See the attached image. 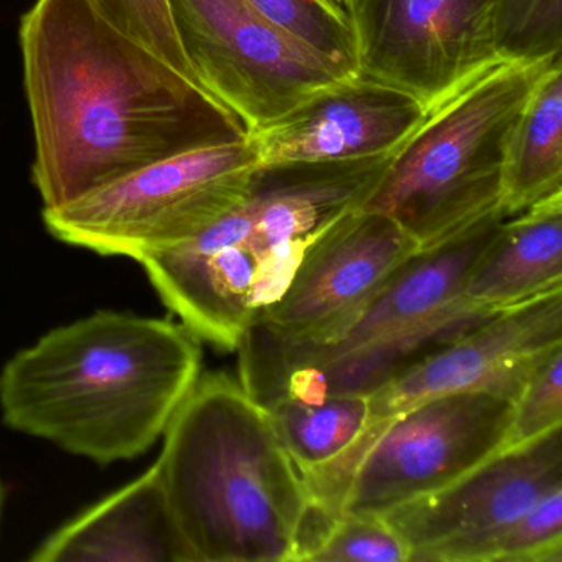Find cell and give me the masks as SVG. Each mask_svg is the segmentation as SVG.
I'll list each match as a JSON object with an SVG mask.
<instances>
[{
	"label": "cell",
	"mask_w": 562,
	"mask_h": 562,
	"mask_svg": "<svg viewBox=\"0 0 562 562\" xmlns=\"http://www.w3.org/2000/svg\"><path fill=\"white\" fill-rule=\"evenodd\" d=\"M19 38L44 209L246 136L202 85L114 27L93 0H37Z\"/></svg>",
	"instance_id": "cell-1"
},
{
	"label": "cell",
	"mask_w": 562,
	"mask_h": 562,
	"mask_svg": "<svg viewBox=\"0 0 562 562\" xmlns=\"http://www.w3.org/2000/svg\"><path fill=\"white\" fill-rule=\"evenodd\" d=\"M202 358L199 338L183 325L94 312L5 363L0 413L15 432L100 465L137 459L166 434Z\"/></svg>",
	"instance_id": "cell-2"
},
{
	"label": "cell",
	"mask_w": 562,
	"mask_h": 562,
	"mask_svg": "<svg viewBox=\"0 0 562 562\" xmlns=\"http://www.w3.org/2000/svg\"><path fill=\"white\" fill-rule=\"evenodd\" d=\"M196 562H294L311 506L268 411L226 373L200 374L156 462Z\"/></svg>",
	"instance_id": "cell-3"
},
{
	"label": "cell",
	"mask_w": 562,
	"mask_h": 562,
	"mask_svg": "<svg viewBox=\"0 0 562 562\" xmlns=\"http://www.w3.org/2000/svg\"><path fill=\"white\" fill-rule=\"evenodd\" d=\"M555 58L496 61L430 108L360 210L390 216L419 251L499 210L509 131Z\"/></svg>",
	"instance_id": "cell-4"
},
{
	"label": "cell",
	"mask_w": 562,
	"mask_h": 562,
	"mask_svg": "<svg viewBox=\"0 0 562 562\" xmlns=\"http://www.w3.org/2000/svg\"><path fill=\"white\" fill-rule=\"evenodd\" d=\"M516 394L475 387L423 401L367 427L340 457L304 479L328 516H384L446 488L505 449Z\"/></svg>",
	"instance_id": "cell-5"
},
{
	"label": "cell",
	"mask_w": 562,
	"mask_h": 562,
	"mask_svg": "<svg viewBox=\"0 0 562 562\" xmlns=\"http://www.w3.org/2000/svg\"><path fill=\"white\" fill-rule=\"evenodd\" d=\"M256 169L248 136L196 147L44 209V223L65 245L139 262L190 241L243 202Z\"/></svg>",
	"instance_id": "cell-6"
},
{
	"label": "cell",
	"mask_w": 562,
	"mask_h": 562,
	"mask_svg": "<svg viewBox=\"0 0 562 562\" xmlns=\"http://www.w3.org/2000/svg\"><path fill=\"white\" fill-rule=\"evenodd\" d=\"M169 9L193 74L246 136L350 77L246 0H169Z\"/></svg>",
	"instance_id": "cell-7"
},
{
	"label": "cell",
	"mask_w": 562,
	"mask_h": 562,
	"mask_svg": "<svg viewBox=\"0 0 562 562\" xmlns=\"http://www.w3.org/2000/svg\"><path fill=\"white\" fill-rule=\"evenodd\" d=\"M505 218L496 210L449 241L417 252L324 337L281 340L249 327L236 348L239 383L265 407L292 374L321 370L436 314L462 295L476 259Z\"/></svg>",
	"instance_id": "cell-8"
},
{
	"label": "cell",
	"mask_w": 562,
	"mask_h": 562,
	"mask_svg": "<svg viewBox=\"0 0 562 562\" xmlns=\"http://www.w3.org/2000/svg\"><path fill=\"white\" fill-rule=\"evenodd\" d=\"M498 0H350L358 75L427 110L496 61Z\"/></svg>",
	"instance_id": "cell-9"
},
{
	"label": "cell",
	"mask_w": 562,
	"mask_h": 562,
	"mask_svg": "<svg viewBox=\"0 0 562 562\" xmlns=\"http://www.w3.org/2000/svg\"><path fill=\"white\" fill-rule=\"evenodd\" d=\"M558 486L562 426L499 450L446 488L383 518L409 546V562H482L490 542Z\"/></svg>",
	"instance_id": "cell-10"
},
{
	"label": "cell",
	"mask_w": 562,
	"mask_h": 562,
	"mask_svg": "<svg viewBox=\"0 0 562 562\" xmlns=\"http://www.w3.org/2000/svg\"><path fill=\"white\" fill-rule=\"evenodd\" d=\"M417 252L390 216L350 210L308 246L288 288L256 312L249 327L281 340L324 337Z\"/></svg>",
	"instance_id": "cell-11"
},
{
	"label": "cell",
	"mask_w": 562,
	"mask_h": 562,
	"mask_svg": "<svg viewBox=\"0 0 562 562\" xmlns=\"http://www.w3.org/2000/svg\"><path fill=\"white\" fill-rule=\"evenodd\" d=\"M562 345V289L496 312L368 396L367 427L459 391L498 387L518 397L536 364Z\"/></svg>",
	"instance_id": "cell-12"
},
{
	"label": "cell",
	"mask_w": 562,
	"mask_h": 562,
	"mask_svg": "<svg viewBox=\"0 0 562 562\" xmlns=\"http://www.w3.org/2000/svg\"><path fill=\"white\" fill-rule=\"evenodd\" d=\"M396 153L348 162L279 164L255 170L249 183V246L258 262L256 312L278 301L308 246L338 216L367 202Z\"/></svg>",
	"instance_id": "cell-13"
},
{
	"label": "cell",
	"mask_w": 562,
	"mask_h": 562,
	"mask_svg": "<svg viewBox=\"0 0 562 562\" xmlns=\"http://www.w3.org/2000/svg\"><path fill=\"white\" fill-rule=\"evenodd\" d=\"M249 192L190 241L140 259L167 308L200 341L236 351L256 314Z\"/></svg>",
	"instance_id": "cell-14"
},
{
	"label": "cell",
	"mask_w": 562,
	"mask_h": 562,
	"mask_svg": "<svg viewBox=\"0 0 562 562\" xmlns=\"http://www.w3.org/2000/svg\"><path fill=\"white\" fill-rule=\"evenodd\" d=\"M429 110L390 85L350 75L248 134L258 167L348 162L396 153Z\"/></svg>",
	"instance_id": "cell-15"
},
{
	"label": "cell",
	"mask_w": 562,
	"mask_h": 562,
	"mask_svg": "<svg viewBox=\"0 0 562 562\" xmlns=\"http://www.w3.org/2000/svg\"><path fill=\"white\" fill-rule=\"evenodd\" d=\"M37 562H196L156 463L65 522L31 555Z\"/></svg>",
	"instance_id": "cell-16"
},
{
	"label": "cell",
	"mask_w": 562,
	"mask_h": 562,
	"mask_svg": "<svg viewBox=\"0 0 562 562\" xmlns=\"http://www.w3.org/2000/svg\"><path fill=\"white\" fill-rule=\"evenodd\" d=\"M562 289V193L503 220L476 259L462 297L503 311L544 292Z\"/></svg>",
	"instance_id": "cell-17"
},
{
	"label": "cell",
	"mask_w": 562,
	"mask_h": 562,
	"mask_svg": "<svg viewBox=\"0 0 562 562\" xmlns=\"http://www.w3.org/2000/svg\"><path fill=\"white\" fill-rule=\"evenodd\" d=\"M496 312L499 311L479 307L460 295L430 317L381 338L363 350L355 351L321 370L292 374L265 407L281 397L321 401L328 396L350 394L370 396L387 381L472 330Z\"/></svg>",
	"instance_id": "cell-18"
},
{
	"label": "cell",
	"mask_w": 562,
	"mask_h": 562,
	"mask_svg": "<svg viewBox=\"0 0 562 562\" xmlns=\"http://www.w3.org/2000/svg\"><path fill=\"white\" fill-rule=\"evenodd\" d=\"M562 193V60L555 58L516 117L503 159L506 218Z\"/></svg>",
	"instance_id": "cell-19"
},
{
	"label": "cell",
	"mask_w": 562,
	"mask_h": 562,
	"mask_svg": "<svg viewBox=\"0 0 562 562\" xmlns=\"http://www.w3.org/2000/svg\"><path fill=\"white\" fill-rule=\"evenodd\" d=\"M265 409L304 480L335 462L361 436L368 396L281 397Z\"/></svg>",
	"instance_id": "cell-20"
},
{
	"label": "cell",
	"mask_w": 562,
	"mask_h": 562,
	"mask_svg": "<svg viewBox=\"0 0 562 562\" xmlns=\"http://www.w3.org/2000/svg\"><path fill=\"white\" fill-rule=\"evenodd\" d=\"M269 21L304 42L325 60L357 75L350 19L331 0H246Z\"/></svg>",
	"instance_id": "cell-21"
},
{
	"label": "cell",
	"mask_w": 562,
	"mask_h": 562,
	"mask_svg": "<svg viewBox=\"0 0 562 562\" xmlns=\"http://www.w3.org/2000/svg\"><path fill=\"white\" fill-rule=\"evenodd\" d=\"M496 38L503 60L561 57L562 0H498Z\"/></svg>",
	"instance_id": "cell-22"
},
{
	"label": "cell",
	"mask_w": 562,
	"mask_h": 562,
	"mask_svg": "<svg viewBox=\"0 0 562 562\" xmlns=\"http://www.w3.org/2000/svg\"><path fill=\"white\" fill-rule=\"evenodd\" d=\"M411 549L383 516L340 515L305 561L409 562Z\"/></svg>",
	"instance_id": "cell-23"
},
{
	"label": "cell",
	"mask_w": 562,
	"mask_h": 562,
	"mask_svg": "<svg viewBox=\"0 0 562 562\" xmlns=\"http://www.w3.org/2000/svg\"><path fill=\"white\" fill-rule=\"evenodd\" d=\"M562 562V486L551 490L503 529L482 562Z\"/></svg>",
	"instance_id": "cell-24"
},
{
	"label": "cell",
	"mask_w": 562,
	"mask_h": 562,
	"mask_svg": "<svg viewBox=\"0 0 562 562\" xmlns=\"http://www.w3.org/2000/svg\"><path fill=\"white\" fill-rule=\"evenodd\" d=\"M562 426V345L539 360L513 407L506 447L521 446Z\"/></svg>",
	"instance_id": "cell-25"
},
{
	"label": "cell",
	"mask_w": 562,
	"mask_h": 562,
	"mask_svg": "<svg viewBox=\"0 0 562 562\" xmlns=\"http://www.w3.org/2000/svg\"><path fill=\"white\" fill-rule=\"evenodd\" d=\"M93 4L114 27L146 45L190 80L202 85L180 47L170 18L169 0H93Z\"/></svg>",
	"instance_id": "cell-26"
},
{
	"label": "cell",
	"mask_w": 562,
	"mask_h": 562,
	"mask_svg": "<svg viewBox=\"0 0 562 562\" xmlns=\"http://www.w3.org/2000/svg\"><path fill=\"white\" fill-rule=\"evenodd\" d=\"M4 505H5V486L0 480V521H2V515H4Z\"/></svg>",
	"instance_id": "cell-27"
},
{
	"label": "cell",
	"mask_w": 562,
	"mask_h": 562,
	"mask_svg": "<svg viewBox=\"0 0 562 562\" xmlns=\"http://www.w3.org/2000/svg\"><path fill=\"white\" fill-rule=\"evenodd\" d=\"M334 4H337L338 8L341 9V11L345 12V14L348 15V5H350V0H331Z\"/></svg>",
	"instance_id": "cell-28"
},
{
	"label": "cell",
	"mask_w": 562,
	"mask_h": 562,
	"mask_svg": "<svg viewBox=\"0 0 562 562\" xmlns=\"http://www.w3.org/2000/svg\"><path fill=\"white\" fill-rule=\"evenodd\" d=\"M335 5H337V4H335Z\"/></svg>",
	"instance_id": "cell-29"
}]
</instances>
